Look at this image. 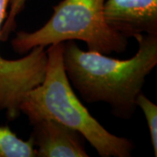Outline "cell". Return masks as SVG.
Instances as JSON below:
<instances>
[{
    "instance_id": "cell-2",
    "label": "cell",
    "mask_w": 157,
    "mask_h": 157,
    "mask_svg": "<svg viewBox=\"0 0 157 157\" xmlns=\"http://www.w3.org/2000/svg\"><path fill=\"white\" fill-rule=\"evenodd\" d=\"M47 66L41 84L30 91L20 105L31 124L52 120L77 131L101 157H129L134 143L107 131L75 94L65 70L63 43L49 45Z\"/></svg>"
},
{
    "instance_id": "cell-1",
    "label": "cell",
    "mask_w": 157,
    "mask_h": 157,
    "mask_svg": "<svg viewBox=\"0 0 157 157\" xmlns=\"http://www.w3.org/2000/svg\"><path fill=\"white\" fill-rule=\"evenodd\" d=\"M138 50L128 59L82 51L73 40L63 43V59L70 83L87 103L106 102L116 117L129 120L136 110L147 76L157 65V35L135 38Z\"/></svg>"
},
{
    "instance_id": "cell-9",
    "label": "cell",
    "mask_w": 157,
    "mask_h": 157,
    "mask_svg": "<svg viewBox=\"0 0 157 157\" xmlns=\"http://www.w3.org/2000/svg\"><path fill=\"white\" fill-rule=\"evenodd\" d=\"M27 0H10V10L6 14V19L0 32V40L6 41L10 34L16 28V18L25 8Z\"/></svg>"
},
{
    "instance_id": "cell-5",
    "label": "cell",
    "mask_w": 157,
    "mask_h": 157,
    "mask_svg": "<svg viewBox=\"0 0 157 157\" xmlns=\"http://www.w3.org/2000/svg\"><path fill=\"white\" fill-rule=\"evenodd\" d=\"M104 16L113 29L128 39L157 35V0H105Z\"/></svg>"
},
{
    "instance_id": "cell-6",
    "label": "cell",
    "mask_w": 157,
    "mask_h": 157,
    "mask_svg": "<svg viewBox=\"0 0 157 157\" xmlns=\"http://www.w3.org/2000/svg\"><path fill=\"white\" fill-rule=\"evenodd\" d=\"M30 140L36 157H87L82 135L77 131L52 120L33 123Z\"/></svg>"
},
{
    "instance_id": "cell-7",
    "label": "cell",
    "mask_w": 157,
    "mask_h": 157,
    "mask_svg": "<svg viewBox=\"0 0 157 157\" xmlns=\"http://www.w3.org/2000/svg\"><path fill=\"white\" fill-rule=\"evenodd\" d=\"M0 157H36L31 140L18 138L8 127H0Z\"/></svg>"
},
{
    "instance_id": "cell-4",
    "label": "cell",
    "mask_w": 157,
    "mask_h": 157,
    "mask_svg": "<svg viewBox=\"0 0 157 157\" xmlns=\"http://www.w3.org/2000/svg\"><path fill=\"white\" fill-rule=\"evenodd\" d=\"M46 66L44 46H36L27 56L15 60L0 55V111H6L9 121L19 116V107L25 96L43 82Z\"/></svg>"
},
{
    "instance_id": "cell-8",
    "label": "cell",
    "mask_w": 157,
    "mask_h": 157,
    "mask_svg": "<svg viewBox=\"0 0 157 157\" xmlns=\"http://www.w3.org/2000/svg\"><path fill=\"white\" fill-rule=\"evenodd\" d=\"M136 105L142 110L148 126L155 156H157V106L142 93L136 100Z\"/></svg>"
},
{
    "instance_id": "cell-3",
    "label": "cell",
    "mask_w": 157,
    "mask_h": 157,
    "mask_svg": "<svg viewBox=\"0 0 157 157\" xmlns=\"http://www.w3.org/2000/svg\"><path fill=\"white\" fill-rule=\"evenodd\" d=\"M104 4L105 0H63L53 7V14L45 25L33 33H17L11 40L12 49L25 53L36 46L81 40L89 51L103 54L123 52L128 38L107 24Z\"/></svg>"
},
{
    "instance_id": "cell-10",
    "label": "cell",
    "mask_w": 157,
    "mask_h": 157,
    "mask_svg": "<svg viewBox=\"0 0 157 157\" xmlns=\"http://www.w3.org/2000/svg\"><path fill=\"white\" fill-rule=\"evenodd\" d=\"M10 0H0V32L4 21L6 19V14H7V7L9 6Z\"/></svg>"
}]
</instances>
